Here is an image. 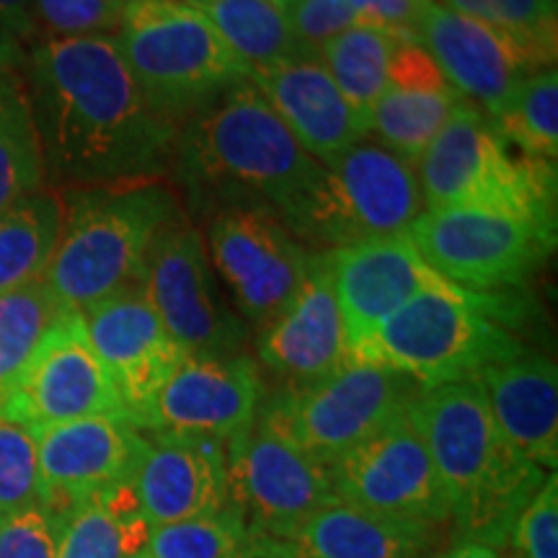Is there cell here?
I'll list each match as a JSON object with an SVG mask.
<instances>
[{
    "instance_id": "obj_23",
    "label": "cell",
    "mask_w": 558,
    "mask_h": 558,
    "mask_svg": "<svg viewBox=\"0 0 558 558\" xmlns=\"http://www.w3.org/2000/svg\"><path fill=\"white\" fill-rule=\"evenodd\" d=\"M132 488L150 527L220 512L228 505L226 448L215 439L158 435L148 439Z\"/></svg>"
},
{
    "instance_id": "obj_21",
    "label": "cell",
    "mask_w": 558,
    "mask_h": 558,
    "mask_svg": "<svg viewBox=\"0 0 558 558\" xmlns=\"http://www.w3.org/2000/svg\"><path fill=\"white\" fill-rule=\"evenodd\" d=\"M416 45L427 50L460 99L471 101L486 117L505 104L525 75L541 70L492 26L439 3L424 9Z\"/></svg>"
},
{
    "instance_id": "obj_41",
    "label": "cell",
    "mask_w": 558,
    "mask_h": 558,
    "mask_svg": "<svg viewBox=\"0 0 558 558\" xmlns=\"http://www.w3.org/2000/svg\"><path fill=\"white\" fill-rule=\"evenodd\" d=\"M360 24L378 26L396 37L416 41L418 21L432 0H347Z\"/></svg>"
},
{
    "instance_id": "obj_14",
    "label": "cell",
    "mask_w": 558,
    "mask_h": 558,
    "mask_svg": "<svg viewBox=\"0 0 558 558\" xmlns=\"http://www.w3.org/2000/svg\"><path fill=\"white\" fill-rule=\"evenodd\" d=\"M143 290L160 324L186 354H239L246 329L215 290L199 230L179 222L158 235L145 262Z\"/></svg>"
},
{
    "instance_id": "obj_20",
    "label": "cell",
    "mask_w": 558,
    "mask_h": 558,
    "mask_svg": "<svg viewBox=\"0 0 558 558\" xmlns=\"http://www.w3.org/2000/svg\"><path fill=\"white\" fill-rule=\"evenodd\" d=\"M324 259L344 316L349 354L365 347L396 311L439 279L409 235L324 251Z\"/></svg>"
},
{
    "instance_id": "obj_8",
    "label": "cell",
    "mask_w": 558,
    "mask_h": 558,
    "mask_svg": "<svg viewBox=\"0 0 558 558\" xmlns=\"http://www.w3.org/2000/svg\"><path fill=\"white\" fill-rule=\"evenodd\" d=\"M424 209L414 166L386 145L360 140L324 166L282 222L300 243L333 251L407 235Z\"/></svg>"
},
{
    "instance_id": "obj_18",
    "label": "cell",
    "mask_w": 558,
    "mask_h": 558,
    "mask_svg": "<svg viewBox=\"0 0 558 558\" xmlns=\"http://www.w3.org/2000/svg\"><path fill=\"white\" fill-rule=\"evenodd\" d=\"M39 501L60 512L73 501L135 481L148 437L117 416H88L34 432Z\"/></svg>"
},
{
    "instance_id": "obj_45",
    "label": "cell",
    "mask_w": 558,
    "mask_h": 558,
    "mask_svg": "<svg viewBox=\"0 0 558 558\" xmlns=\"http://www.w3.org/2000/svg\"><path fill=\"white\" fill-rule=\"evenodd\" d=\"M439 558H501L497 548L484 546V543L476 541H458L456 546H450L448 550H442Z\"/></svg>"
},
{
    "instance_id": "obj_48",
    "label": "cell",
    "mask_w": 558,
    "mask_h": 558,
    "mask_svg": "<svg viewBox=\"0 0 558 558\" xmlns=\"http://www.w3.org/2000/svg\"><path fill=\"white\" fill-rule=\"evenodd\" d=\"M432 3H437V0H432Z\"/></svg>"
},
{
    "instance_id": "obj_17",
    "label": "cell",
    "mask_w": 558,
    "mask_h": 558,
    "mask_svg": "<svg viewBox=\"0 0 558 558\" xmlns=\"http://www.w3.org/2000/svg\"><path fill=\"white\" fill-rule=\"evenodd\" d=\"M81 316L90 347L120 390L130 424L140 427L153 396L190 354L160 324L143 282L114 292Z\"/></svg>"
},
{
    "instance_id": "obj_44",
    "label": "cell",
    "mask_w": 558,
    "mask_h": 558,
    "mask_svg": "<svg viewBox=\"0 0 558 558\" xmlns=\"http://www.w3.org/2000/svg\"><path fill=\"white\" fill-rule=\"evenodd\" d=\"M241 558H298L288 541L279 538H251Z\"/></svg>"
},
{
    "instance_id": "obj_19",
    "label": "cell",
    "mask_w": 558,
    "mask_h": 558,
    "mask_svg": "<svg viewBox=\"0 0 558 558\" xmlns=\"http://www.w3.org/2000/svg\"><path fill=\"white\" fill-rule=\"evenodd\" d=\"M246 78L277 111L300 148L320 166H331L369 135L367 117L347 101L318 58L295 54L251 68Z\"/></svg>"
},
{
    "instance_id": "obj_39",
    "label": "cell",
    "mask_w": 558,
    "mask_h": 558,
    "mask_svg": "<svg viewBox=\"0 0 558 558\" xmlns=\"http://www.w3.org/2000/svg\"><path fill=\"white\" fill-rule=\"evenodd\" d=\"M0 558H58V514L37 501L0 520Z\"/></svg>"
},
{
    "instance_id": "obj_46",
    "label": "cell",
    "mask_w": 558,
    "mask_h": 558,
    "mask_svg": "<svg viewBox=\"0 0 558 558\" xmlns=\"http://www.w3.org/2000/svg\"><path fill=\"white\" fill-rule=\"evenodd\" d=\"M16 68H19L16 62H11V60H5V58H0V75L9 73V70H16Z\"/></svg>"
},
{
    "instance_id": "obj_5",
    "label": "cell",
    "mask_w": 558,
    "mask_h": 558,
    "mask_svg": "<svg viewBox=\"0 0 558 558\" xmlns=\"http://www.w3.org/2000/svg\"><path fill=\"white\" fill-rule=\"evenodd\" d=\"M505 303L499 292H471L439 277L352 357L396 369L418 388L473 378L527 349L509 331Z\"/></svg>"
},
{
    "instance_id": "obj_25",
    "label": "cell",
    "mask_w": 558,
    "mask_h": 558,
    "mask_svg": "<svg viewBox=\"0 0 558 558\" xmlns=\"http://www.w3.org/2000/svg\"><path fill=\"white\" fill-rule=\"evenodd\" d=\"M288 543L298 558H432L439 527L383 518L337 499L313 512Z\"/></svg>"
},
{
    "instance_id": "obj_30",
    "label": "cell",
    "mask_w": 558,
    "mask_h": 558,
    "mask_svg": "<svg viewBox=\"0 0 558 558\" xmlns=\"http://www.w3.org/2000/svg\"><path fill=\"white\" fill-rule=\"evenodd\" d=\"M45 186L39 137L24 75H0V213Z\"/></svg>"
},
{
    "instance_id": "obj_32",
    "label": "cell",
    "mask_w": 558,
    "mask_h": 558,
    "mask_svg": "<svg viewBox=\"0 0 558 558\" xmlns=\"http://www.w3.org/2000/svg\"><path fill=\"white\" fill-rule=\"evenodd\" d=\"M460 96L452 88L401 90L388 88L369 109V132L383 140L388 150L416 166L437 132L450 120Z\"/></svg>"
},
{
    "instance_id": "obj_6",
    "label": "cell",
    "mask_w": 558,
    "mask_h": 558,
    "mask_svg": "<svg viewBox=\"0 0 558 558\" xmlns=\"http://www.w3.org/2000/svg\"><path fill=\"white\" fill-rule=\"evenodd\" d=\"M114 41L145 99L177 124L248 75L194 0H130Z\"/></svg>"
},
{
    "instance_id": "obj_13",
    "label": "cell",
    "mask_w": 558,
    "mask_h": 558,
    "mask_svg": "<svg viewBox=\"0 0 558 558\" xmlns=\"http://www.w3.org/2000/svg\"><path fill=\"white\" fill-rule=\"evenodd\" d=\"M337 499L416 525L442 527L450 505L407 411L329 465Z\"/></svg>"
},
{
    "instance_id": "obj_12",
    "label": "cell",
    "mask_w": 558,
    "mask_h": 558,
    "mask_svg": "<svg viewBox=\"0 0 558 558\" xmlns=\"http://www.w3.org/2000/svg\"><path fill=\"white\" fill-rule=\"evenodd\" d=\"M0 416L32 432L88 416L128 418L120 390L90 347L83 316L62 311L0 399Z\"/></svg>"
},
{
    "instance_id": "obj_47",
    "label": "cell",
    "mask_w": 558,
    "mask_h": 558,
    "mask_svg": "<svg viewBox=\"0 0 558 558\" xmlns=\"http://www.w3.org/2000/svg\"><path fill=\"white\" fill-rule=\"evenodd\" d=\"M275 3H279V5H282V9H284V11H288V9H290V5H292V3H295V0H275Z\"/></svg>"
},
{
    "instance_id": "obj_29",
    "label": "cell",
    "mask_w": 558,
    "mask_h": 558,
    "mask_svg": "<svg viewBox=\"0 0 558 558\" xmlns=\"http://www.w3.org/2000/svg\"><path fill=\"white\" fill-rule=\"evenodd\" d=\"M507 148L530 160L556 163L558 156V75L541 68L525 75L505 104L486 117Z\"/></svg>"
},
{
    "instance_id": "obj_10",
    "label": "cell",
    "mask_w": 558,
    "mask_h": 558,
    "mask_svg": "<svg viewBox=\"0 0 558 558\" xmlns=\"http://www.w3.org/2000/svg\"><path fill=\"white\" fill-rule=\"evenodd\" d=\"M407 235L432 271L471 292L525 282L556 246V228L476 207L424 209Z\"/></svg>"
},
{
    "instance_id": "obj_31",
    "label": "cell",
    "mask_w": 558,
    "mask_h": 558,
    "mask_svg": "<svg viewBox=\"0 0 558 558\" xmlns=\"http://www.w3.org/2000/svg\"><path fill=\"white\" fill-rule=\"evenodd\" d=\"M399 41L401 37L378 26L357 24L318 50L333 83L360 114L367 117L375 101L388 90L390 58Z\"/></svg>"
},
{
    "instance_id": "obj_24",
    "label": "cell",
    "mask_w": 558,
    "mask_h": 558,
    "mask_svg": "<svg viewBox=\"0 0 558 558\" xmlns=\"http://www.w3.org/2000/svg\"><path fill=\"white\" fill-rule=\"evenodd\" d=\"M509 445L543 471L558 463V369L541 352L522 349L473 375Z\"/></svg>"
},
{
    "instance_id": "obj_37",
    "label": "cell",
    "mask_w": 558,
    "mask_h": 558,
    "mask_svg": "<svg viewBox=\"0 0 558 558\" xmlns=\"http://www.w3.org/2000/svg\"><path fill=\"white\" fill-rule=\"evenodd\" d=\"M39 501L37 435L0 416V520Z\"/></svg>"
},
{
    "instance_id": "obj_15",
    "label": "cell",
    "mask_w": 558,
    "mask_h": 558,
    "mask_svg": "<svg viewBox=\"0 0 558 558\" xmlns=\"http://www.w3.org/2000/svg\"><path fill=\"white\" fill-rule=\"evenodd\" d=\"M207 259L256 329L271 324L308 275L313 254L275 215L226 209L207 228Z\"/></svg>"
},
{
    "instance_id": "obj_2",
    "label": "cell",
    "mask_w": 558,
    "mask_h": 558,
    "mask_svg": "<svg viewBox=\"0 0 558 558\" xmlns=\"http://www.w3.org/2000/svg\"><path fill=\"white\" fill-rule=\"evenodd\" d=\"M173 169L194 207L259 209L282 220L324 166L246 78L181 124Z\"/></svg>"
},
{
    "instance_id": "obj_4",
    "label": "cell",
    "mask_w": 558,
    "mask_h": 558,
    "mask_svg": "<svg viewBox=\"0 0 558 558\" xmlns=\"http://www.w3.org/2000/svg\"><path fill=\"white\" fill-rule=\"evenodd\" d=\"M60 199V239L41 282L62 308L78 313L143 282L153 243L184 222L177 194L160 179L62 190Z\"/></svg>"
},
{
    "instance_id": "obj_16",
    "label": "cell",
    "mask_w": 558,
    "mask_h": 558,
    "mask_svg": "<svg viewBox=\"0 0 558 558\" xmlns=\"http://www.w3.org/2000/svg\"><path fill=\"white\" fill-rule=\"evenodd\" d=\"M262 378L246 354H190L166 378L140 418V432L228 442L256 422Z\"/></svg>"
},
{
    "instance_id": "obj_11",
    "label": "cell",
    "mask_w": 558,
    "mask_h": 558,
    "mask_svg": "<svg viewBox=\"0 0 558 558\" xmlns=\"http://www.w3.org/2000/svg\"><path fill=\"white\" fill-rule=\"evenodd\" d=\"M226 460L228 501L251 538L288 541L313 512L337 501L329 469L259 416L228 439Z\"/></svg>"
},
{
    "instance_id": "obj_22",
    "label": "cell",
    "mask_w": 558,
    "mask_h": 558,
    "mask_svg": "<svg viewBox=\"0 0 558 558\" xmlns=\"http://www.w3.org/2000/svg\"><path fill=\"white\" fill-rule=\"evenodd\" d=\"M259 357L292 386H308L326 378L352 357L344 316L324 254H313L308 275L295 298L262 329Z\"/></svg>"
},
{
    "instance_id": "obj_42",
    "label": "cell",
    "mask_w": 558,
    "mask_h": 558,
    "mask_svg": "<svg viewBox=\"0 0 558 558\" xmlns=\"http://www.w3.org/2000/svg\"><path fill=\"white\" fill-rule=\"evenodd\" d=\"M388 88L401 90H442L450 88L448 81L442 78L435 60L429 58L427 50L416 41L401 39L396 45L393 58H390L388 70Z\"/></svg>"
},
{
    "instance_id": "obj_40",
    "label": "cell",
    "mask_w": 558,
    "mask_h": 558,
    "mask_svg": "<svg viewBox=\"0 0 558 558\" xmlns=\"http://www.w3.org/2000/svg\"><path fill=\"white\" fill-rule=\"evenodd\" d=\"M288 19L303 50L311 54L360 24L347 0H295L288 9Z\"/></svg>"
},
{
    "instance_id": "obj_33",
    "label": "cell",
    "mask_w": 558,
    "mask_h": 558,
    "mask_svg": "<svg viewBox=\"0 0 558 558\" xmlns=\"http://www.w3.org/2000/svg\"><path fill=\"white\" fill-rule=\"evenodd\" d=\"M448 9L492 26L535 68H550L556 62V0H448Z\"/></svg>"
},
{
    "instance_id": "obj_34",
    "label": "cell",
    "mask_w": 558,
    "mask_h": 558,
    "mask_svg": "<svg viewBox=\"0 0 558 558\" xmlns=\"http://www.w3.org/2000/svg\"><path fill=\"white\" fill-rule=\"evenodd\" d=\"M62 311L68 308H62L41 279L0 295V399L9 393Z\"/></svg>"
},
{
    "instance_id": "obj_36",
    "label": "cell",
    "mask_w": 558,
    "mask_h": 558,
    "mask_svg": "<svg viewBox=\"0 0 558 558\" xmlns=\"http://www.w3.org/2000/svg\"><path fill=\"white\" fill-rule=\"evenodd\" d=\"M130 0H34V29L41 39L117 37Z\"/></svg>"
},
{
    "instance_id": "obj_43",
    "label": "cell",
    "mask_w": 558,
    "mask_h": 558,
    "mask_svg": "<svg viewBox=\"0 0 558 558\" xmlns=\"http://www.w3.org/2000/svg\"><path fill=\"white\" fill-rule=\"evenodd\" d=\"M34 39V0H0V58L21 65Z\"/></svg>"
},
{
    "instance_id": "obj_9",
    "label": "cell",
    "mask_w": 558,
    "mask_h": 558,
    "mask_svg": "<svg viewBox=\"0 0 558 558\" xmlns=\"http://www.w3.org/2000/svg\"><path fill=\"white\" fill-rule=\"evenodd\" d=\"M416 390V383L396 369L349 357L326 378L277 393L259 409V418L329 469L401 416Z\"/></svg>"
},
{
    "instance_id": "obj_38",
    "label": "cell",
    "mask_w": 558,
    "mask_h": 558,
    "mask_svg": "<svg viewBox=\"0 0 558 558\" xmlns=\"http://www.w3.org/2000/svg\"><path fill=\"white\" fill-rule=\"evenodd\" d=\"M509 546L520 558H558V478L548 473L520 518L514 520Z\"/></svg>"
},
{
    "instance_id": "obj_26",
    "label": "cell",
    "mask_w": 558,
    "mask_h": 558,
    "mask_svg": "<svg viewBox=\"0 0 558 558\" xmlns=\"http://www.w3.org/2000/svg\"><path fill=\"white\" fill-rule=\"evenodd\" d=\"M58 514V558H135L148 541L132 484L83 497Z\"/></svg>"
},
{
    "instance_id": "obj_27",
    "label": "cell",
    "mask_w": 558,
    "mask_h": 558,
    "mask_svg": "<svg viewBox=\"0 0 558 558\" xmlns=\"http://www.w3.org/2000/svg\"><path fill=\"white\" fill-rule=\"evenodd\" d=\"M62 228L60 194L41 186L0 213V295L45 277Z\"/></svg>"
},
{
    "instance_id": "obj_3",
    "label": "cell",
    "mask_w": 558,
    "mask_h": 558,
    "mask_svg": "<svg viewBox=\"0 0 558 558\" xmlns=\"http://www.w3.org/2000/svg\"><path fill=\"white\" fill-rule=\"evenodd\" d=\"M407 414L427 445L460 541L509 546L514 520L548 473L507 442L478 383L418 388Z\"/></svg>"
},
{
    "instance_id": "obj_7",
    "label": "cell",
    "mask_w": 558,
    "mask_h": 558,
    "mask_svg": "<svg viewBox=\"0 0 558 558\" xmlns=\"http://www.w3.org/2000/svg\"><path fill=\"white\" fill-rule=\"evenodd\" d=\"M414 169L427 209H492L556 228V163L514 156L471 101L456 104Z\"/></svg>"
},
{
    "instance_id": "obj_1",
    "label": "cell",
    "mask_w": 558,
    "mask_h": 558,
    "mask_svg": "<svg viewBox=\"0 0 558 558\" xmlns=\"http://www.w3.org/2000/svg\"><path fill=\"white\" fill-rule=\"evenodd\" d=\"M24 65L52 186L132 184L173 169L179 124L145 99L114 37L41 39Z\"/></svg>"
},
{
    "instance_id": "obj_28",
    "label": "cell",
    "mask_w": 558,
    "mask_h": 558,
    "mask_svg": "<svg viewBox=\"0 0 558 558\" xmlns=\"http://www.w3.org/2000/svg\"><path fill=\"white\" fill-rule=\"evenodd\" d=\"M228 50L243 65L262 68L271 62L311 54L292 32L288 11L275 0H194Z\"/></svg>"
},
{
    "instance_id": "obj_35",
    "label": "cell",
    "mask_w": 558,
    "mask_h": 558,
    "mask_svg": "<svg viewBox=\"0 0 558 558\" xmlns=\"http://www.w3.org/2000/svg\"><path fill=\"white\" fill-rule=\"evenodd\" d=\"M248 543L246 522L228 501L215 514L150 527L135 558H241Z\"/></svg>"
}]
</instances>
